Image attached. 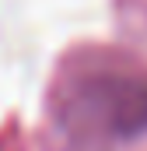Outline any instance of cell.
<instances>
[{
	"label": "cell",
	"instance_id": "6da1fadb",
	"mask_svg": "<svg viewBox=\"0 0 147 151\" xmlns=\"http://www.w3.org/2000/svg\"><path fill=\"white\" fill-rule=\"evenodd\" d=\"M63 130L81 144L133 141L147 134V77L126 70H98L70 81L60 106Z\"/></svg>",
	"mask_w": 147,
	"mask_h": 151
}]
</instances>
